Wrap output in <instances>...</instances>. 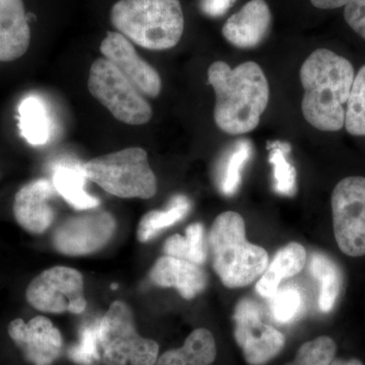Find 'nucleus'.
Instances as JSON below:
<instances>
[{
    "mask_svg": "<svg viewBox=\"0 0 365 365\" xmlns=\"http://www.w3.org/2000/svg\"><path fill=\"white\" fill-rule=\"evenodd\" d=\"M237 0H201L200 9L210 18H220L235 6Z\"/></svg>",
    "mask_w": 365,
    "mask_h": 365,
    "instance_id": "obj_32",
    "label": "nucleus"
},
{
    "mask_svg": "<svg viewBox=\"0 0 365 365\" xmlns=\"http://www.w3.org/2000/svg\"><path fill=\"white\" fill-rule=\"evenodd\" d=\"M208 83L215 88V120L220 130L230 135L253 131L269 103V83L256 62L248 61L232 69L216 61L208 69Z\"/></svg>",
    "mask_w": 365,
    "mask_h": 365,
    "instance_id": "obj_2",
    "label": "nucleus"
},
{
    "mask_svg": "<svg viewBox=\"0 0 365 365\" xmlns=\"http://www.w3.org/2000/svg\"><path fill=\"white\" fill-rule=\"evenodd\" d=\"M88 86L91 96L125 124H146L153 117L143 93L109 60L98 58L91 64Z\"/></svg>",
    "mask_w": 365,
    "mask_h": 365,
    "instance_id": "obj_7",
    "label": "nucleus"
},
{
    "mask_svg": "<svg viewBox=\"0 0 365 365\" xmlns=\"http://www.w3.org/2000/svg\"><path fill=\"white\" fill-rule=\"evenodd\" d=\"M208 247L213 269L228 288L248 287L269 265L267 252L247 240L244 218L235 211H225L215 218Z\"/></svg>",
    "mask_w": 365,
    "mask_h": 365,
    "instance_id": "obj_3",
    "label": "nucleus"
},
{
    "mask_svg": "<svg viewBox=\"0 0 365 365\" xmlns=\"http://www.w3.org/2000/svg\"><path fill=\"white\" fill-rule=\"evenodd\" d=\"M336 343L328 336H321L300 346L294 361L287 365H330L335 359Z\"/></svg>",
    "mask_w": 365,
    "mask_h": 365,
    "instance_id": "obj_28",
    "label": "nucleus"
},
{
    "mask_svg": "<svg viewBox=\"0 0 365 365\" xmlns=\"http://www.w3.org/2000/svg\"><path fill=\"white\" fill-rule=\"evenodd\" d=\"M86 180L83 165H60L53 172L52 184L55 191L72 207L91 210L100 205V200L86 191Z\"/></svg>",
    "mask_w": 365,
    "mask_h": 365,
    "instance_id": "obj_20",
    "label": "nucleus"
},
{
    "mask_svg": "<svg viewBox=\"0 0 365 365\" xmlns=\"http://www.w3.org/2000/svg\"><path fill=\"white\" fill-rule=\"evenodd\" d=\"M347 25L365 40V0H350L344 6Z\"/></svg>",
    "mask_w": 365,
    "mask_h": 365,
    "instance_id": "obj_31",
    "label": "nucleus"
},
{
    "mask_svg": "<svg viewBox=\"0 0 365 365\" xmlns=\"http://www.w3.org/2000/svg\"><path fill=\"white\" fill-rule=\"evenodd\" d=\"M150 278L158 287L176 288L185 299H194L207 285V275L200 266L167 255L155 262Z\"/></svg>",
    "mask_w": 365,
    "mask_h": 365,
    "instance_id": "obj_16",
    "label": "nucleus"
},
{
    "mask_svg": "<svg viewBox=\"0 0 365 365\" xmlns=\"http://www.w3.org/2000/svg\"><path fill=\"white\" fill-rule=\"evenodd\" d=\"M306 249L299 242H289L278 250L272 262L257 282L256 290L262 297L271 299L277 292L281 281L299 274L307 264Z\"/></svg>",
    "mask_w": 365,
    "mask_h": 365,
    "instance_id": "obj_18",
    "label": "nucleus"
},
{
    "mask_svg": "<svg viewBox=\"0 0 365 365\" xmlns=\"http://www.w3.org/2000/svg\"><path fill=\"white\" fill-rule=\"evenodd\" d=\"M101 357L106 365H155L160 346L137 332L133 313L121 300L113 302L98 325Z\"/></svg>",
    "mask_w": 365,
    "mask_h": 365,
    "instance_id": "obj_6",
    "label": "nucleus"
},
{
    "mask_svg": "<svg viewBox=\"0 0 365 365\" xmlns=\"http://www.w3.org/2000/svg\"><path fill=\"white\" fill-rule=\"evenodd\" d=\"M54 186L46 179H38L21 187L14 201V215L16 222L26 232L44 234L55 220L51 204Z\"/></svg>",
    "mask_w": 365,
    "mask_h": 365,
    "instance_id": "obj_14",
    "label": "nucleus"
},
{
    "mask_svg": "<svg viewBox=\"0 0 365 365\" xmlns=\"http://www.w3.org/2000/svg\"><path fill=\"white\" fill-rule=\"evenodd\" d=\"M7 332L30 364L51 365L61 354V333L46 317H35L28 323L21 319H14Z\"/></svg>",
    "mask_w": 365,
    "mask_h": 365,
    "instance_id": "obj_12",
    "label": "nucleus"
},
{
    "mask_svg": "<svg viewBox=\"0 0 365 365\" xmlns=\"http://www.w3.org/2000/svg\"><path fill=\"white\" fill-rule=\"evenodd\" d=\"M100 50L104 58L112 62L143 96L157 98L160 95L162 91L160 74L139 56L125 36L117 32L108 33Z\"/></svg>",
    "mask_w": 365,
    "mask_h": 365,
    "instance_id": "obj_13",
    "label": "nucleus"
},
{
    "mask_svg": "<svg viewBox=\"0 0 365 365\" xmlns=\"http://www.w3.org/2000/svg\"><path fill=\"white\" fill-rule=\"evenodd\" d=\"M26 299L43 313H83L86 300L83 274L66 266L47 269L31 281Z\"/></svg>",
    "mask_w": 365,
    "mask_h": 365,
    "instance_id": "obj_9",
    "label": "nucleus"
},
{
    "mask_svg": "<svg viewBox=\"0 0 365 365\" xmlns=\"http://www.w3.org/2000/svg\"><path fill=\"white\" fill-rule=\"evenodd\" d=\"M111 23L136 45L162 51L180 42L185 19L180 0H119L112 7Z\"/></svg>",
    "mask_w": 365,
    "mask_h": 365,
    "instance_id": "obj_4",
    "label": "nucleus"
},
{
    "mask_svg": "<svg viewBox=\"0 0 365 365\" xmlns=\"http://www.w3.org/2000/svg\"><path fill=\"white\" fill-rule=\"evenodd\" d=\"M20 128L21 135L32 145L47 143L51 134V121L47 108L41 98L30 96L21 103Z\"/></svg>",
    "mask_w": 365,
    "mask_h": 365,
    "instance_id": "obj_23",
    "label": "nucleus"
},
{
    "mask_svg": "<svg viewBox=\"0 0 365 365\" xmlns=\"http://www.w3.org/2000/svg\"><path fill=\"white\" fill-rule=\"evenodd\" d=\"M344 127L353 136L365 137V66L355 74L346 104Z\"/></svg>",
    "mask_w": 365,
    "mask_h": 365,
    "instance_id": "obj_27",
    "label": "nucleus"
},
{
    "mask_svg": "<svg viewBox=\"0 0 365 365\" xmlns=\"http://www.w3.org/2000/svg\"><path fill=\"white\" fill-rule=\"evenodd\" d=\"M271 313L274 319L281 324L292 323L299 316L304 307V299L297 288H278L277 292L271 297Z\"/></svg>",
    "mask_w": 365,
    "mask_h": 365,
    "instance_id": "obj_29",
    "label": "nucleus"
},
{
    "mask_svg": "<svg viewBox=\"0 0 365 365\" xmlns=\"http://www.w3.org/2000/svg\"><path fill=\"white\" fill-rule=\"evenodd\" d=\"M338 247L349 257L365 256V177L341 180L331 197Z\"/></svg>",
    "mask_w": 365,
    "mask_h": 365,
    "instance_id": "obj_8",
    "label": "nucleus"
},
{
    "mask_svg": "<svg viewBox=\"0 0 365 365\" xmlns=\"http://www.w3.org/2000/svg\"><path fill=\"white\" fill-rule=\"evenodd\" d=\"M98 324L83 327L78 344L68 351L69 359L79 365H91L101 357L100 333Z\"/></svg>",
    "mask_w": 365,
    "mask_h": 365,
    "instance_id": "obj_30",
    "label": "nucleus"
},
{
    "mask_svg": "<svg viewBox=\"0 0 365 365\" xmlns=\"http://www.w3.org/2000/svg\"><path fill=\"white\" fill-rule=\"evenodd\" d=\"M191 202L186 196L176 195L170 199L165 210H153L141 218L137 230V237L141 242H148L158 237L165 228L173 227L188 215Z\"/></svg>",
    "mask_w": 365,
    "mask_h": 365,
    "instance_id": "obj_22",
    "label": "nucleus"
},
{
    "mask_svg": "<svg viewBox=\"0 0 365 365\" xmlns=\"http://www.w3.org/2000/svg\"><path fill=\"white\" fill-rule=\"evenodd\" d=\"M350 0H311L312 4L319 9H336L345 6Z\"/></svg>",
    "mask_w": 365,
    "mask_h": 365,
    "instance_id": "obj_33",
    "label": "nucleus"
},
{
    "mask_svg": "<svg viewBox=\"0 0 365 365\" xmlns=\"http://www.w3.org/2000/svg\"><path fill=\"white\" fill-rule=\"evenodd\" d=\"M116 220L107 211H86L60 223L52 237L54 248L66 256H86L109 244Z\"/></svg>",
    "mask_w": 365,
    "mask_h": 365,
    "instance_id": "obj_11",
    "label": "nucleus"
},
{
    "mask_svg": "<svg viewBox=\"0 0 365 365\" xmlns=\"http://www.w3.org/2000/svg\"><path fill=\"white\" fill-rule=\"evenodd\" d=\"M299 78L304 90L302 111L307 123L321 131H340L355 78L351 62L321 48L307 57Z\"/></svg>",
    "mask_w": 365,
    "mask_h": 365,
    "instance_id": "obj_1",
    "label": "nucleus"
},
{
    "mask_svg": "<svg viewBox=\"0 0 365 365\" xmlns=\"http://www.w3.org/2000/svg\"><path fill=\"white\" fill-rule=\"evenodd\" d=\"M235 339L250 365H264L277 356L285 337L263 322L261 307L251 299H242L235 309Z\"/></svg>",
    "mask_w": 365,
    "mask_h": 365,
    "instance_id": "obj_10",
    "label": "nucleus"
},
{
    "mask_svg": "<svg viewBox=\"0 0 365 365\" xmlns=\"http://www.w3.org/2000/svg\"><path fill=\"white\" fill-rule=\"evenodd\" d=\"M269 162L273 165L275 191L281 195L292 196L297 190V170L287 160V155L292 146L282 141H274L268 144Z\"/></svg>",
    "mask_w": 365,
    "mask_h": 365,
    "instance_id": "obj_26",
    "label": "nucleus"
},
{
    "mask_svg": "<svg viewBox=\"0 0 365 365\" xmlns=\"http://www.w3.org/2000/svg\"><path fill=\"white\" fill-rule=\"evenodd\" d=\"M330 365H364L360 360L356 359H334Z\"/></svg>",
    "mask_w": 365,
    "mask_h": 365,
    "instance_id": "obj_34",
    "label": "nucleus"
},
{
    "mask_svg": "<svg viewBox=\"0 0 365 365\" xmlns=\"http://www.w3.org/2000/svg\"><path fill=\"white\" fill-rule=\"evenodd\" d=\"M216 353L212 333L200 328L190 334L182 347L163 353L155 365H211Z\"/></svg>",
    "mask_w": 365,
    "mask_h": 365,
    "instance_id": "obj_19",
    "label": "nucleus"
},
{
    "mask_svg": "<svg viewBox=\"0 0 365 365\" xmlns=\"http://www.w3.org/2000/svg\"><path fill=\"white\" fill-rule=\"evenodd\" d=\"M252 155V143L246 139L237 141L223 158L218 186L222 194L234 195L242 181V170Z\"/></svg>",
    "mask_w": 365,
    "mask_h": 365,
    "instance_id": "obj_25",
    "label": "nucleus"
},
{
    "mask_svg": "<svg viewBox=\"0 0 365 365\" xmlns=\"http://www.w3.org/2000/svg\"><path fill=\"white\" fill-rule=\"evenodd\" d=\"M30 43L31 30L23 0H0V61L21 58Z\"/></svg>",
    "mask_w": 365,
    "mask_h": 365,
    "instance_id": "obj_17",
    "label": "nucleus"
},
{
    "mask_svg": "<svg viewBox=\"0 0 365 365\" xmlns=\"http://www.w3.org/2000/svg\"><path fill=\"white\" fill-rule=\"evenodd\" d=\"M111 288H114L115 289V288H117V285H112Z\"/></svg>",
    "mask_w": 365,
    "mask_h": 365,
    "instance_id": "obj_35",
    "label": "nucleus"
},
{
    "mask_svg": "<svg viewBox=\"0 0 365 365\" xmlns=\"http://www.w3.org/2000/svg\"><path fill=\"white\" fill-rule=\"evenodd\" d=\"M312 275L319 282V309L324 313L332 311L339 297L342 275L335 263L327 255L314 253L312 255L309 264Z\"/></svg>",
    "mask_w": 365,
    "mask_h": 365,
    "instance_id": "obj_21",
    "label": "nucleus"
},
{
    "mask_svg": "<svg viewBox=\"0 0 365 365\" xmlns=\"http://www.w3.org/2000/svg\"><path fill=\"white\" fill-rule=\"evenodd\" d=\"M163 253L167 256L192 262L196 265H203L207 259V248L202 223L190 225L184 237L174 235L169 237L163 246Z\"/></svg>",
    "mask_w": 365,
    "mask_h": 365,
    "instance_id": "obj_24",
    "label": "nucleus"
},
{
    "mask_svg": "<svg viewBox=\"0 0 365 365\" xmlns=\"http://www.w3.org/2000/svg\"><path fill=\"white\" fill-rule=\"evenodd\" d=\"M86 180L120 198L150 199L158 190L157 177L148 163V153L128 148L101 155L83 163Z\"/></svg>",
    "mask_w": 365,
    "mask_h": 365,
    "instance_id": "obj_5",
    "label": "nucleus"
},
{
    "mask_svg": "<svg viewBox=\"0 0 365 365\" xmlns=\"http://www.w3.org/2000/svg\"><path fill=\"white\" fill-rule=\"evenodd\" d=\"M272 25V14L265 0H250L237 13L227 19L222 35L230 44L250 49L267 38Z\"/></svg>",
    "mask_w": 365,
    "mask_h": 365,
    "instance_id": "obj_15",
    "label": "nucleus"
}]
</instances>
